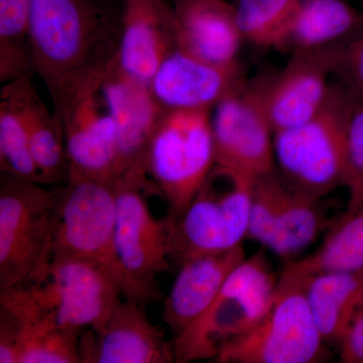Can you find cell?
Masks as SVG:
<instances>
[{"label":"cell","instance_id":"1","mask_svg":"<svg viewBox=\"0 0 363 363\" xmlns=\"http://www.w3.org/2000/svg\"><path fill=\"white\" fill-rule=\"evenodd\" d=\"M123 0H30V39L35 74L54 112L118 50Z\"/></svg>","mask_w":363,"mask_h":363},{"label":"cell","instance_id":"2","mask_svg":"<svg viewBox=\"0 0 363 363\" xmlns=\"http://www.w3.org/2000/svg\"><path fill=\"white\" fill-rule=\"evenodd\" d=\"M121 295L116 279L96 264L55 257L42 279L0 289V308L21 323L83 331L104 322Z\"/></svg>","mask_w":363,"mask_h":363},{"label":"cell","instance_id":"3","mask_svg":"<svg viewBox=\"0 0 363 363\" xmlns=\"http://www.w3.org/2000/svg\"><path fill=\"white\" fill-rule=\"evenodd\" d=\"M255 182L215 164L181 214L164 218L169 259L228 252L247 238Z\"/></svg>","mask_w":363,"mask_h":363},{"label":"cell","instance_id":"4","mask_svg":"<svg viewBox=\"0 0 363 363\" xmlns=\"http://www.w3.org/2000/svg\"><path fill=\"white\" fill-rule=\"evenodd\" d=\"M279 279L264 252L245 257L206 311L172 339L175 362L215 360L227 345L247 335L269 310Z\"/></svg>","mask_w":363,"mask_h":363},{"label":"cell","instance_id":"5","mask_svg":"<svg viewBox=\"0 0 363 363\" xmlns=\"http://www.w3.org/2000/svg\"><path fill=\"white\" fill-rule=\"evenodd\" d=\"M150 182L145 159L116 181L114 250L121 293L143 306L162 300L157 276L171 262L164 219L152 216L145 199Z\"/></svg>","mask_w":363,"mask_h":363},{"label":"cell","instance_id":"6","mask_svg":"<svg viewBox=\"0 0 363 363\" xmlns=\"http://www.w3.org/2000/svg\"><path fill=\"white\" fill-rule=\"evenodd\" d=\"M55 199L42 184L0 176V289L38 281L54 259Z\"/></svg>","mask_w":363,"mask_h":363},{"label":"cell","instance_id":"7","mask_svg":"<svg viewBox=\"0 0 363 363\" xmlns=\"http://www.w3.org/2000/svg\"><path fill=\"white\" fill-rule=\"evenodd\" d=\"M350 104L347 90L341 84L333 85L316 116L274 133L277 169L289 185L319 200L343 185Z\"/></svg>","mask_w":363,"mask_h":363},{"label":"cell","instance_id":"8","mask_svg":"<svg viewBox=\"0 0 363 363\" xmlns=\"http://www.w3.org/2000/svg\"><path fill=\"white\" fill-rule=\"evenodd\" d=\"M145 164L169 214H181L215 166L210 111L164 112L147 145Z\"/></svg>","mask_w":363,"mask_h":363},{"label":"cell","instance_id":"9","mask_svg":"<svg viewBox=\"0 0 363 363\" xmlns=\"http://www.w3.org/2000/svg\"><path fill=\"white\" fill-rule=\"evenodd\" d=\"M304 276L283 271L269 310L247 335L227 345L220 363H315L327 358L325 342L306 297Z\"/></svg>","mask_w":363,"mask_h":363},{"label":"cell","instance_id":"10","mask_svg":"<svg viewBox=\"0 0 363 363\" xmlns=\"http://www.w3.org/2000/svg\"><path fill=\"white\" fill-rule=\"evenodd\" d=\"M52 191L56 219L54 259L92 262L109 272L121 286L114 250L116 181L69 182Z\"/></svg>","mask_w":363,"mask_h":363},{"label":"cell","instance_id":"11","mask_svg":"<svg viewBox=\"0 0 363 363\" xmlns=\"http://www.w3.org/2000/svg\"><path fill=\"white\" fill-rule=\"evenodd\" d=\"M106 65L88 76L55 112L65 136L69 182H114L121 177L116 124L101 93Z\"/></svg>","mask_w":363,"mask_h":363},{"label":"cell","instance_id":"12","mask_svg":"<svg viewBox=\"0 0 363 363\" xmlns=\"http://www.w3.org/2000/svg\"><path fill=\"white\" fill-rule=\"evenodd\" d=\"M215 164L253 182L278 171L274 130L253 87L238 84L211 116Z\"/></svg>","mask_w":363,"mask_h":363},{"label":"cell","instance_id":"13","mask_svg":"<svg viewBox=\"0 0 363 363\" xmlns=\"http://www.w3.org/2000/svg\"><path fill=\"white\" fill-rule=\"evenodd\" d=\"M346 42L294 51L276 77L253 87L274 133L300 125L321 111L330 94L329 76L335 74Z\"/></svg>","mask_w":363,"mask_h":363},{"label":"cell","instance_id":"14","mask_svg":"<svg viewBox=\"0 0 363 363\" xmlns=\"http://www.w3.org/2000/svg\"><path fill=\"white\" fill-rule=\"evenodd\" d=\"M143 307L121 298L104 322L81 332L79 363L175 362L173 340L150 321Z\"/></svg>","mask_w":363,"mask_h":363},{"label":"cell","instance_id":"15","mask_svg":"<svg viewBox=\"0 0 363 363\" xmlns=\"http://www.w3.org/2000/svg\"><path fill=\"white\" fill-rule=\"evenodd\" d=\"M101 93L116 124L121 177L145 159L150 138L166 111L157 104L149 85L131 77L119 67L116 55L105 67Z\"/></svg>","mask_w":363,"mask_h":363},{"label":"cell","instance_id":"16","mask_svg":"<svg viewBox=\"0 0 363 363\" xmlns=\"http://www.w3.org/2000/svg\"><path fill=\"white\" fill-rule=\"evenodd\" d=\"M238 67L215 65L176 47L150 82L166 111H210L240 81Z\"/></svg>","mask_w":363,"mask_h":363},{"label":"cell","instance_id":"17","mask_svg":"<svg viewBox=\"0 0 363 363\" xmlns=\"http://www.w3.org/2000/svg\"><path fill=\"white\" fill-rule=\"evenodd\" d=\"M176 47L173 9L164 0H123L116 60L126 74L149 85Z\"/></svg>","mask_w":363,"mask_h":363},{"label":"cell","instance_id":"18","mask_svg":"<svg viewBox=\"0 0 363 363\" xmlns=\"http://www.w3.org/2000/svg\"><path fill=\"white\" fill-rule=\"evenodd\" d=\"M177 47L199 59L224 67H238L242 37L235 6L225 0H174Z\"/></svg>","mask_w":363,"mask_h":363},{"label":"cell","instance_id":"19","mask_svg":"<svg viewBox=\"0 0 363 363\" xmlns=\"http://www.w3.org/2000/svg\"><path fill=\"white\" fill-rule=\"evenodd\" d=\"M247 257L242 245L220 253L200 255L179 264L168 297L164 298L162 320L173 339L191 326L212 304L235 267Z\"/></svg>","mask_w":363,"mask_h":363},{"label":"cell","instance_id":"20","mask_svg":"<svg viewBox=\"0 0 363 363\" xmlns=\"http://www.w3.org/2000/svg\"><path fill=\"white\" fill-rule=\"evenodd\" d=\"M304 277L306 297L322 337L327 344L340 345L363 298V269Z\"/></svg>","mask_w":363,"mask_h":363},{"label":"cell","instance_id":"21","mask_svg":"<svg viewBox=\"0 0 363 363\" xmlns=\"http://www.w3.org/2000/svg\"><path fill=\"white\" fill-rule=\"evenodd\" d=\"M21 104L40 184L55 187L68 184L70 175L63 126L35 90L33 76L21 78Z\"/></svg>","mask_w":363,"mask_h":363},{"label":"cell","instance_id":"22","mask_svg":"<svg viewBox=\"0 0 363 363\" xmlns=\"http://www.w3.org/2000/svg\"><path fill=\"white\" fill-rule=\"evenodd\" d=\"M363 16L344 0H301L281 48L311 50L350 40Z\"/></svg>","mask_w":363,"mask_h":363},{"label":"cell","instance_id":"23","mask_svg":"<svg viewBox=\"0 0 363 363\" xmlns=\"http://www.w3.org/2000/svg\"><path fill=\"white\" fill-rule=\"evenodd\" d=\"M363 269V202L345 211L334 223L321 247L311 255L288 262L283 271L307 274Z\"/></svg>","mask_w":363,"mask_h":363},{"label":"cell","instance_id":"24","mask_svg":"<svg viewBox=\"0 0 363 363\" xmlns=\"http://www.w3.org/2000/svg\"><path fill=\"white\" fill-rule=\"evenodd\" d=\"M324 221L320 200L284 180L278 219L267 247L281 259H291L314 242Z\"/></svg>","mask_w":363,"mask_h":363},{"label":"cell","instance_id":"25","mask_svg":"<svg viewBox=\"0 0 363 363\" xmlns=\"http://www.w3.org/2000/svg\"><path fill=\"white\" fill-rule=\"evenodd\" d=\"M21 78L6 83L0 92V171L40 184L21 104Z\"/></svg>","mask_w":363,"mask_h":363},{"label":"cell","instance_id":"26","mask_svg":"<svg viewBox=\"0 0 363 363\" xmlns=\"http://www.w3.org/2000/svg\"><path fill=\"white\" fill-rule=\"evenodd\" d=\"M30 0H0V82L35 75L30 39Z\"/></svg>","mask_w":363,"mask_h":363},{"label":"cell","instance_id":"27","mask_svg":"<svg viewBox=\"0 0 363 363\" xmlns=\"http://www.w3.org/2000/svg\"><path fill=\"white\" fill-rule=\"evenodd\" d=\"M301 0H238L236 21L243 39L281 48L289 23Z\"/></svg>","mask_w":363,"mask_h":363},{"label":"cell","instance_id":"28","mask_svg":"<svg viewBox=\"0 0 363 363\" xmlns=\"http://www.w3.org/2000/svg\"><path fill=\"white\" fill-rule=\"evenodd\" d=\"M20 325L18 363H79L78 344L82 331L42 324L20 322Z\"/></svg>","mask_w":363,"mask_h":363},{"label":"cell","instance_id":"29","mask_svg":"<svg viewBox=\"0 0 363 363\" xmlns=\"http://www.w3.org/2000/svg\"><path fill=\"white\" fill-rule=\"evenodd\" d=\"M342 186L348 192L345 211H351L363 202V100L352 96L346 124Z\"/></svg>","mask_w":363,"mask_h":363},{"label":"cell","instance_id":"30","mask_svg":"<svg viewBox=\"0 0 363 363\" xmlns=\"http://www.w3.org/2000/svg\"><path fill=\"white\" fill-rule=\"evenodd\" d=\"M284 180L278 171L255 182L247 238L267 247L278 219Z\"/></svg>","mask_w":363,"mask_h":363},{"label":"cell","instance_id":"31","mask_svg":"<svg viewBox=\"0 0 363 363\" xmlns=\"http://www.w3.org/2000/svg\"><path fill=\"white\" fill-rule=\"evenodd\" d=\"M335 74L351 96L363 100V26L344 44Z\"/></svg>","mask_w":363,"mask_h":363},{"label":"cell","instance_id":"32","mask_svg":"<svg viewBox=\"0 0 363 363\" xmlns=\"http://www.w3.org/2000/svg\"><path fill=\"white\" fill-rule=\"evenodd\" d=\"M21 325L11 312L0 308V363H18Z\"/></svg>","mask_w":363,"mask_h":363},{"label":"cell","instance_id":"33","mask_svg":"<svg viewBox=\"0 0 363 363\" xmlns=\"http://www.w3.org/2000/svg\"><path fill=\"white\" fill-rule=\"evenodd\" d=\"M339 350L341 362L363 363V298L353 314Z\"/></svg>","mask_w":363,"mask_h":363}]
</instances>
